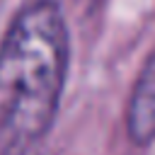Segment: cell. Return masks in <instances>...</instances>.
Segmentation results:
<instances>
[{
    "mask_svg": "<svg viewBox=\"0 0 155 155\" xmlns=\"http://www.w3.org/2000/svg\"><path fill=\"white\" fill-rule=\"evenodd\" d=\"M70 61V36L56 0H34L0 41V155H31L51 131Z\"/></svg>",
    "mask_w": 155,
    "mask_h": 155,
    "instance_id": "1",
    "label": "cell"
},
{
    "mask_svg": "<svg viewBox=\"0 0 155 155\" xmlns=\"http://www.w3.org/2000/svg\"><path fill=\"white\" fill-rule=\"evenodd\" d=\"M126 133L136 145L155 143V48L133 82L126 104Z\"/></svg>",
    "mask_w": 155,
    "mask_h": 155,
    "instance_id": "2",
    "label": "cell"
}]
</instances>
